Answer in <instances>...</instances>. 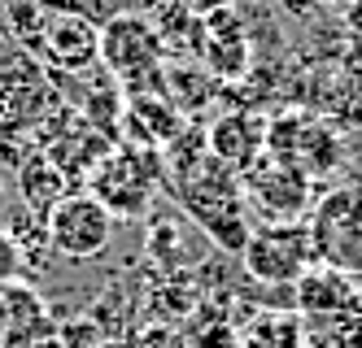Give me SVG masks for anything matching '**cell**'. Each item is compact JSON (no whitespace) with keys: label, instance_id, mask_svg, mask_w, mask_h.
I'll return each instance as SVG.
<instances>
[{"label":"cell","instance_id":"cell-14","mask_svg":"<svg viewBox=\"0 0 362 348\" xmlns=\"http://www.w3.org/2000/svg\"><path fill=\"white\" fill-rule=\"evenodd\" d=\"M305 348H362V309L345 313H301Z\"/></svg>","mask_w":362,"mask_h":348},{"label":"cell","instance_id":"cell-3","mask_svg":"<svg viewBox=\"0 0 362 348\" xmlns=\"http://www.w3.org/2000/svg\"><path fill=\"white\" fill-rule=\"evenodd\" d=\"M92 196L118 218H140L158 196V157L148 148H110L92 166Z\"/></svg>","mask_w":362,"mask_h":348},{"label":"cell","instance_id":"cell-10","mask_svg":"<svg viewBox=\"0 0 362 348\" xmlns=\"http://www.w3.org/2000/svg\"><path fill=\"white\" fill-rule=\"evenodd\" d=\"M205 148H210V157H218L227 170L240 174L267 152V118H257L249 109L223 114L210 131H205Z\"/></svg>","mask_w":362,"mask_h":348},{"label":"cell","instance_id":"cell-8","mask_svg":"<svg viewBox=\"0 0 362 348\" xmlns=\"http://www.w3.org/2000/svg\"><path fill=\"white\" fill-rule=\"evenodd\" d=\"M53 104H57L53 78L35 61L0 66V136H18V131L40 126Z\"/></svg>","mask_w":362,"mask_h":348},{"label":"cell","instance_id":"cell-6","mask_svg":"<svg viewBox=\"0 0 362 348\" xmlns=\"http://www.w3.org/2000/svg\"><path fill=\"white\" fill-rule=\"evenodd\" d=\"M114 239V213L92 192H74L48 205V248L70 261H92Z\"/></svg>","mask_w":362,"mask_h":348},{"label":"cell","instance_id":"cell-9","mask_svg":"<svg viewBox=\"0 0 362 348\" xmlns=\"http://www.w3.org/2000/svg\"><path fill=\"white\" fill-rule=\"evenodd\" d=\"M197 61L214 78H240L249 70V35L231 9L205 13L197 22Z\"/></svg>","mask_w":362,"mask_h":348},{"label":"cell","instance_id":"cell-13","mask_svg":"<svg viewBox=\"0 0 362 348\" xmlns=\"http://www.w3.org/2000/svg\"><path fill=\"white\" fill-rule=\"evenodd\" d=\"M179 131H184V118L175 100H162L158 92L127 96V136H136V148H170Z\"/></svg>","mask_w":362,"mask_h":348},{"label":"cell","instance_id":"cell-18","mask_svg":"<svg viewBox=\"0 0 362 348\" xmlns=\"http://www.w3.org/2000/svg\"><path fill=\"white\" fill-rule=\"evenodd\" d=\"M323 5H354V0H323Z\"/></svg>","mask_w":362,"mask_h":348},{"label":"cell","instance_id":"cell-2","mask_svg":"<svg viewBox=\"0 0 362 348\" xmlns=\"http://www.w3.org/2000/svg\"><path fill=\"white\" fill-rule=\"evenodd\" d=\"M310 244L319 265H336L345 275H362V187H332L310 205Z\"/></svg>","mask_w":362,"mask_h":348},{"label":"cell","instance_id":"cell-17","mask_svg":"<svg viewBox=\"0 0 362 348\" xmlns=\"http://www.w3.org/2000/svg\"><path fill=\"white\" fill-rule=\"evenodd\" d=\"M188 13H197V18H205V13H218V9H227L231 0H179Z\"/></svg>","mask_w":362,"mask_h":348},{"label":"cell","instance_id":"cell-1","mask_svg":"<svg viewBox=\"0 0 362 348\" xmlns=\"http://www.w3.org/2000/svg\"><path fill=\"white\" fill-rule=\"evenodd\" d=\"M162 57L166 44L158 35V26L140 13H114L100 26V66L110 70L114 83H122L127 92H158L162 83Z\"/></svg>","mask_w":362,"mask_h":348},{"label":"cell","instance_id":"cell-15","mask_svg":"<svg viewBox=\"0 0 362 348\" xmlns=\"http://www.w3.org/2000/svg\"><path fill=\"white\" fill-rule=\"evenodd\" d=\"M245 348H305L301 344V313H257L245 327Z\"/></svg>","mask_w":362,"mask_h":348},{"label":"cell","instance_id":"cell-16","mask_svg":"<svg viewBox=\"0 0 362 348\" xmlns=\"http://www.w3.org/2000/svg\"><path fill=\"white\" fill-rule=\"evenodd\" d=\"M18 275V248L9 244V235L0 231V283H9Z\"/></svg>","mask_w":362,"mask_h":348},{"label":"cell","instance_id":"cell-7","mask_svg":"<svg viewBox=\"0 0 362 348\" xmlns=\"http://www.w3.org/2000/svg\"><path fill=\"white\" fill-rule=\"evenodd\" d=\"M240 196L253 209H262L271 222H297L310 213V179L262 152L249 170H240Z\"/></svg>","mask_w":362,"mask_h":348},{"label":"cell","instance_id":"cell-4","mask_svg":"<svg viewBox=\"0 0 362 348\" xmlns=\"http://www.w3.org/2000/svg\"><path fill=\"white\" fill-rule=\"evenodd\" d=\"M245 270L257 283L271 287H293L310 265H315V244H310V227L297 222H262L257 231H249L245 248H240Z\"/></svg>","mask_w":362,"mask_h":348},{"label":"cell","instance_id":"cell-12","mask_svg":"<svg viewBox=\"0 0 362 348\" xmlns=\"http://www.w3.org/2000/svg\"><path fill=\"white\" fill-rule=\"evenodd\" d=\"M297 287V309L301 313H345L362 309V287L354 275L336 270V265H310V270L293 283Z\"/></svg>","mask_w":362,"mask_h":348},{"label":"cell","instance_id":"cell-5","mask_svg":"<svg viewBox=\"0 0 362 348\" xmlns=\"http://www.w3.org/2000/svg\"><path fill=\"white\" fill-rule=\"evenodd\" d=\"M267 157H275L279 166H288L315 183L319 174H332L341 166V140L332 136L327 122L293 109V114L267 118Z\"/></svg>","mask_w":362,"mask_h":348},{"label":"cell","instance_id":"cell-11","mask_svg":"<svg viewBox=\"0 0 362 348\" xmlns=\"http://www.w3.org/2000/svg\"><path fill=\"white\" fill-rule=\"evenodd\" d=\"M44 35H48L53 57L62 61V70L83 74V70H92L100 61V31L92 26V18L79 13V9H62L57 18H48Z\"/></svg>","mask_w":362,"mask_h":348}]
</instances>
